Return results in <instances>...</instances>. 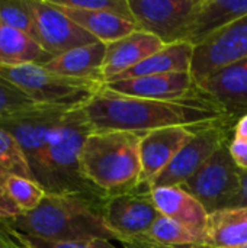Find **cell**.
Listing matches in <instances>:
<instances>
[{"label": "cell", "mask_w": 247, "mask_h": 248, "mask_svg": "<svg viewBox=\"0 0 247 248\" xmlns=\"http://www.w3.org/2000/svg\"><path fill=\"white\" fill-rule=\"evenodd\" d=\"M247 15V0H199L185 41L194 46Z\"/></svg>", "instance_id": "17"}, {"label": "cell", "mask_w": 247, "mask_h": 248, "mask_svg": "<svg viewBox=\"0 0 247 248\" xmlns=\"http://www.w3.org/2000/svg\"><path fill=\"white\" fill-rule=\"evenodd\" d=\"M0 77L42 106H83L103 87L102 83L95 80L73 78L52 73L42 64L0 65Z\"/></svg>", "instance_id": "5"}, {"label": "cell", "mask_w": 247, "mask_h": 248, "mask_svg": "<svg viewBox=\"0 0 247 248\" xmlns=\"http://www.w3.org/2000/svg\"><path fill=\"white\" fill-rule=\"evenodd\" d=\"M204 248L247 246V208H227L208 215L201 241Z\"/></svg>", "instance_id": "20"}, {"label": "cell", "mask_w": 247, "mask_h": 248, "mask_svg": "<svg viewBox=\"0 0 247 248\" xmlns=\"http://www.w3.org/2000/svg\"><path fill=\"white\" fill-rule=\"evenodd\" d=\"M82 108L93 132L146 134L169 126L202 128L221 122L236 124L199 92L178 100H154L118 94L103 86Z\"/></svg>", "instance_id": "1"}, {"label": "cell", "mask_w": 247, "mask_h": 248, "mask_svg": "<svg viewBox=\"0 0 247 248\" xmlns=\"http://www.w3.org/2000/svg\"><path fill=\"white\" fill-rule=\"evenodd\" d=\"M0 23L35 36V22L29 0H0Z\"/></svg>", "instance_id": "27"}, {"label": "cell", "mask_w": 247, "mask_h": 248, "mask_svg": "<svg viewBox=\"0 0 247 248\" xmlns=\"http://www.w3.org/2000/svg\"><path fill=\"white\" fill-rule=\"evenodd\" d=\"M197 87L236 122L247 115V60L215 71L197 83Z\"/></svg>", "instance_id": "14"}, {"label": "cell", "mask_w": 247, "mask_h": 248, "mask_svg": "<svg viewBox=\"0 0 247 248\" xmlns=\"http://www.w3.org/2000/svg\"><path fill=\"white\" fill-rule=\"evenodd\" d=\"M71 109L73 108L41 105L1 119L0 128L13 135L31 167L45 151Z\"/></svg>", "instance_id": "9"}, {"label": "cell", "mask_w": 247, "mask_h": 248, "mask_svg": "<svg viewBox=\"0 0 247 248\" xmlns=\"http://www.w3.org/2000/svg\"><path fill=\"white\" fill-rule=\"evenodd\" d=\"M234 126V122H221L197 129L175 155L170 164L154 180L153 189L183 186L199 171V169L215 154L221 145L233 140Z\"/></svg>", "instance_id": "6"}, {"label": "cell", "mask_w": 247, "mask_h": 248, "mask_svg": "<svg viewBox=\"0 0 247 248\" xmlns=\"http://www.w3.org/2000/svg\"><path fill=\"white\" fill-rule=\"evenodd\" d=\"M103 86L118 94L154 100H178L198 93L197 83L191 73H170L125 78L111 81Z\"/></svg>", "instance_id": "15"}, {"label": "cell", "mask_w": 247, "mask_h": 248, "mask_svg": "<svg viewBox=\"0 0 247 248\" xmlns=\"http://www.w3.org/2000/svg\"><path fill=\"white\" fill-rule=\"evenodd\" d=\"M19 246L20 244L13 237L12 228L4 221H0V248H17Z\"/></svg>", "instance_id": "34"}, {"label": "cell", "mask_w": 247, "mask_h": 248, "mask_svg": "<svg viewBox=\"0 0 247 248\" xmlns=\"http://www.w3.org/2000/svg\"><path fill=\"white\" fill-rule=\"evenodd\" d=\"M160 212L150 193H124L108 196L103 203L106 225L121 243L125 238L148 234Z\"/></svg>", "instance_id": "13"}, {"label": "cell", "mask_w": 247, "mask_h": 248, "mask_svg": "<svg viewBox=\"0 0 247 248\" xmlns=\"http://www.w3.org/2000/svg\"><path fill=\"white\" fill-rule=\"evenodd\" d=\"M204 128V126H202ZM199 128L169 126L160 128L141 135L140 140V163L141 176L137 193H150L154 180L170 164L185 142Z\"/></svg>", "instance_id": "12"}, {"label": "cell", "mask_w": 247, "mask_h": 248, "mask_svg": "<svg viewBox=\"0 0 247 248\" xmlns=\"http://www.w3.org/2000/svg\"><path fill=\"white\" fill-rule=\"evenodd\" d=\"M52 1L60 6L79 9V10L114 13L116 16L134 22L128 0H52Z\"/></svg>", "instance_id": "29"}, {"label": "cell", "mask_w": 247, "mask_h": 248, "mask_svg": "<svg viewBox=\"0 0 247 248\" xmlns=\"http://www.w3.org/2000/svg\"><path fill=\"white\" fill-rule=\"evenodd\" d=\"M195 46L186 41L165 45L157 52L151 54L143 60L135 67L122 73L112 81L156 76V74H170V73H191ZM111 83V81H109Z\"/></svg>", "instance_id": "21"}, {"label": "cell", "mask_w": 247, "mask_h": 248, "mask_svg": "<svg viewBox=\"0 0 247 248\" xmlns=\"http://www.w3.org/2000/svg\"><path fill=\"white\" fill-rule=\"evenodd\" d=\"M105 54H106V44L95 42L60 54L42 65L49 71L66 77L95 80L103 84L102 65L105 61Z\"/></svg>", "instance_id": "19"}, {"label": "cell", "mask_w": 247, "mask_h": 248, "mask_svg": "<svg viewBox=\"0 0 247 248\" xmlns=\"http://www.w3.org/2000/svg\"><path fill=\"white\" fill-rule=\"evenodd\" d=\"M230 142L221 145L215 154L188 180L182 189L202 203L208 214L230 208L240 185V169L231 158Z\"/></svg>", "instance_id": "7"}, {"label": "cell", "mask_w": 247, "mask_h": 248, "mask_svg": "<svg viewBox=\"0 0 247 248\" xmlns=\"http://www.w3.org/2000/svg\"><path fill=\"white\" fill-rule=\"evenodd\" d=\"M150 196L162 215L183 225L202 241L210 214L199 201L182 187H156Z\"/></svg>", "instance_id": "18"}, {"label": "cell", "mask_w": 247, "mask_h": 248, "mask_svg": "<svg viewBox=\"0 0 247 248\" xmlns=\"http://www.w3.org/2000/svg\"><path fill=\"white\" fill-rule=\"evenodd\" d=\"M233 137L247 140V115H245L243 118H240V119L236 122V126H234V135H233Z\"/></svg>", "instance_id": "35"}, {"label": "cell", "mask_w": 247, "mask_h": 248, "mask_svg": "<svg viewBox=\"0 0 247 248\" xmlns=\"http://www.w3.org/2000/svg\"><path fill=\"white\" fill-rule=\"evenodd\" d=\"M143 134L92 132L80 154L83 177L102 195L135 192L140 185V140Z\"/></svg>", "instance_id": "3"}, {"label": "cell", "mask_w": 247, "mask_h": 248, "mask_svg": "<svg viewBox=\"0 0 247 248\" xmlns=\"http://www.w3.org/2000/svg\"><path fill=\"white\" fill-rule=\"evenodd\" d=\"M229 150L236 166L240 170H247V140L233 137V140L230 141Z\"/></svg>", "instance_id": "31"}, {"label": "cell", "mask_w": 247, "mask_h": 248, "mask_svg": "<svg viewBox=\"0 0 247 248\" xmlns=\"http://www.w3.org/2000/svg\"><path fill=\"white\" fill-rule=\"evenodd\" d=\"M199 0H128L134 23L163 45L182 42Z\"/></svg>", "instance_id": "8"}, {"label": "cell", "mask_w": 247, "mask_h": 248, "mask_svg": "<svg viewBox=\"0 0 247 248\" xmlns=\"http://www.w3.org/2000/svg\"><path fill=\"white\" fill-rule=\"evenodd\" d=\"M230 208H247V170H240L239 190H237Z\"/></svg>", "instance_id": "33"}, {"label": "cell", "mask_w": 247, "mask_h": 248, "mask_svg": "<svg viewBox=\"0 0 247 248\" xmlns=\"http://www.w3.org/2000/svg\"><path fill=\"white\" fill-rule=\"evenodd\" d=\"M35 22L33 39L52 57L99 42L51 0H29Z\"/></svg>", "instance_id": "10"}, {"label": "cell", "mask_w": 247, "mask_h": 248, "mask_svg": "<svg viewBox=\"0 0 247 248\" xmlns=\"http://www.w3.org/2000/svg\"><path fill=\"white\" fill-rule=\"evenodd\" d=\"M4 176H20L35 180L26 155L17 141L0 128V177Z\"/></svg>", "instance_id": "26"}, {"label": "cell", "mask_w": 247, "mask_h": 248, "mask_svg": "<svg viewBox=\"0 0 247 248\" xmlns=\"http://www.w3.org/2000/svg\"><path fill=\"white\" fill-rule=\"evenodd\" d=\"M13 237L25 248H118L108 240H87V241H48L31 235H23L13 231Z\"/></svg>", "instance_id": "30"}, {"label": "cell", "mask_w": 247, "mask_h": 248, "mask_svg": "<svg viewBox=\"0 0 247 248\" xmlns=\"http://www.w3.org/2000/svg\"><path fill=\"white\" fill-rule=\"evenodd\" d=\"M17 248H25V247H23V246H19V247H17Z\"/></svg>", "instance_id": "36"}, {"label": "cell", "mask_w": 247, "mask_h": 248, "mask_svg": "<svg viewBox=\"0 0 247 248\" xmlns=\"http://www.w3.org/2000/svg\"><path fill=\"white\" fill-rule=\"evenodd\" d=\"M243 60H247V15L195 46L191 74L195 83H199Z\"/></svg>", "instance_id": "11"}, {"label": "cell", "mask_w": 247, "mask_h": 248, "mask_svg": "<svg viewBox=\"0 0 247 248\" xmlns=\"http://www.w3.org/2000/svg\"><path fill=\"white\" fill-rule=\"evenodd\" d=\"M153 241L167 246V247H195V246H202L201 238L197 237L194 232L186 230L183 225L178 224L176 221L159 215L157 219L154 221L153 227L150 228L147 234Z\"/></svg>", "instance_id": "25"}, {"label": "cell", "mask_w": 247, "mask_h": 248, "mask_svg": "<svg viewBox=\"0 0 247 248\" xmlns=\"http://www.w3.org/2000/svg\"><path fill=\"white\" fill-rule=\"evenodd\" d=\"M163 46L165 45L159 38L143 31H135L115 42L106 44V54L102 65L103 84L115 80Z\"/></svg>", "instance_id": "16"}, {"label": "cell", "mask_w": 247, "mask_h": 248, "mask_svg": "<svg viewBox=\"0 0 247 248\" xmlns=\"http://www.w3.org/2000/svg\"><path fill=\"white\" fill-rule=\"evenodd\" d=\"M51 58L54 57L29 35L0 25V65L17 67L25 64H45Z\"/></svg>", "instance_id": "24"}, {"label": "cell", "mask_w": 247, "mask_h": 248, "mask_svg": "<svg viewBox=\"0 0 247 248\" xmlns=\"http://www.w3.org/2000/svg\"><path fill=\"white\" fill-rule=\"evenodd\" d=\"M121 243H122L124 248H204L202 246H195V247H167V246H162V244L153 241L147 234L146 235H140V237L125 238Z\"/></svg>", "instance_id": "32"}, {"label": "cell", "mask_w": 247, "mask_h": 248, "mask_svg": "<svg viewBox=\"0 0 247 248\" xmlns=\"http://www.w3.org/2000/svg\"><path fill=\"white\" fill-rule=\"evenodd\" d=\"M242 248H247V246H246V247H242Z\"/></svg>", "instance_id": "37"}, {"label": "cell", "mask_w": 247, "mask_h": 248, "mask_svg": "<svg viewBox=\"0 0 247 248\" xmlns=\"http://www.w3.org/2000/svg\"><path fill=\"white\" fill-rule=\"evenodd\" d=\"M106 198L89 193L45 195L36 209L4 222L19 234L48 241H118L105 222Z\"/></svg>", "instance_id": "2"}, {"label": "cell", "mask_w": 247, "mask_h": 248, "mask_svg": "<svg viewBox=\"0 0 247 248\" xmlns=\"http://www.w3.org/2000/svg\"><path fill=\"white\" fill-rule=\"evenodd\" d=\"M36 106L41 105L35 103L22 90L0 77V121Z\"/></svg>", "instance_id": "28"}, {"label": "cell", "mask_w": 247, "mask_h": 248, "mask_svg": "<svg viewBox=\"0 0 247 248\" xmlns=\"http://www.w3.org/2000/svg\"><path fill=\"white\" fill-rule=\"evenodd\" d=\"M0 25H1V23H0Z\"/></svg>", "instance_id": "38"}, {"label": "cell", "mask_w": 247, "mask_h": 248, "mask_svg": "<svg viewBox=\"0 0 247 248\" xmlns=\"http://www.w3.org/2000/svg\"><path fill=\"white\" fill-rule=\"evenodd\" d=\"M45 190L32 179L0 177V221H10L32 212L45 198Z\"/></svg>", "instance_id": "22"}, {"label": "cell", "mask_w": 247, "mask_h": 248, "mask_svg": "<svg viewBox=\"0 0 247 248\" xmlns=\"http://www.w3.org/2000/svg\"><path fill=\"white\" fill-rule=\"evenodd\" d=\"M92 132L83 108H73L45 151L31 166L35 182L47 195H102L83 177L80 167L82 148Z\"/></svg>", "instance_id": "4"}, {"label": "cell", "mask_w": 247, "mask_h": 248, "mask_svg": "<svg viewBox=\"0 0 247 248\" xmlns=\"http://www.w3.org/2000/svg\"><path fill=\"white\" fill-rule=\"evenodd\" d=\"M54 4L57 7H60L71 20H74L86 32H89L92 36H95L99 42H103V44L115 42V41L138 31L137 25L132 20L116 16L114 13L87 12V10L64 7V6L57 4V3H54Z\"/></svg>", "instance_id": "23"}]
</instances>
